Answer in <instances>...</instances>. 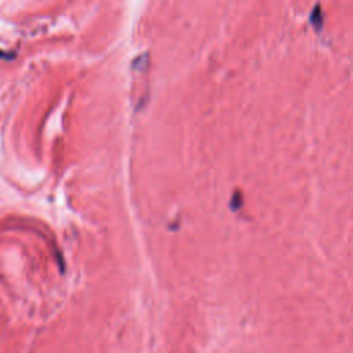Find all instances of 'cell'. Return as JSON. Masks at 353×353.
I'll list each match as a JSON object with an SVG mask.
<instances>
[{
    "label": "cell",
    "mask_w": 353,
    "mask_h": 353,
    "mask_svg": "<svg viewBox=\"0 0 353 353\" xmlns=\"http://www.w3.org/2000/svg\"><path fill=\"white\" fill-rule=\"evenodd\" d=\"M0 58H4V60H8V58H14V54H8L6 52H0Z\"/></svg>",
    "instance_id": "1"
}]
</instances>
